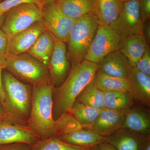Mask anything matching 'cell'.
Returning <instances> with one entry per match:
<instances>
[{"mask_svg": "<svg viewBox=\"0 0 150 150\" xmlns=\"http://www.w3.org/2000/svg\"><path fill=\"white\" fill-rule=\"evenodd\" d=\"M148 47L149 43L144 35L136 34L122 40L118 50L126 57L129 66L135 68Z\"/></svg>", "mask_w": 150, "mask_h": 150, "instance_id": "5bb4252c", "label": "cell"}, {"mask_svg": "<svg viewBox=\"0 0 150 150\" xmlns=\"http://www.w3.org/2000/svg\"><path fill=\"white\" fill-rule=\"evenodd\" d=\"M99 25L93 13L75 20L67 42V55L72 65L84 60Z\"/></svg>", "mask_w": 150, "mask_h": 150, "instance_id": "277c9868", "label": "cell"}, {"mask_svg": "<svg viewBox=\"0 0 150 150\" xmlns=\"http://www.w3.org/2000/svg\"><path fill=\"white\" fill-rule=\"evenodd\" d=\"M93 81L103 92H123L133 95L132 88L127 78L112 76L98 69Z\"/></svg>", "mask_w": 150, "mask_h": 150, "instance_id": "44dd1931", "label": "cell"}, {"mask_svg": "<svg viewBox=\"0 0 150 150\" xmlns=\"http://www.w3.org/2000/svg\"><path fill=\"white\" fill-rule=\"evenodd\" d=\"M131 94L120 91L103 92L104 108L124 110L129 109L133 103Z\"/></svg>", "mask_w": 150, "mask_h": 150, "instance_id": "d4e9b609", "label": "cell"}, {"mask_svg": "<svg viewBox=\"0 0 150 150\" xmlns=\"http://www.w3.org/2000/svg\"><path fill=\"white\" fill-rule=\"evenodd\" d=\"M122 6L120 0H94L93 13L99 25H110L118 17Z\"/></svg>", "mask_w": 150, "mask_h": 150, "instance_id": "ac0fdd59", "label": "cell"}, {"mask_svg": "<svg viewBox=\"0 0 150 150\" xmlns=\"http://www.w3.org/2000/svg\"><path fill=\"white\" fill-rule=\"evenodd\" d=\"M31 3L39 4L37 0H4L0 2V16L6 13L12 9L20 5Z\"/></svg>", "mask_w": 150, "mask_h": 150, "instance_id": "f1b7e54d", "label": "cell"}, {"mask_svg": "<svg viewBox=\"0 0 150 150\" xmlns=\"http://www.w3.org/2000/svg\"><path fill=\"white\" fill-rule=\"evenodd\" d=\"M122 41L110 25H99L84 60L97 64L108 54L119 50Z\"/></svg>", "mask_w": 150, "mask_h": 150, "instance_id": "52a82bcc", "label": "cell"}, {"mask_svg": "<svg viewBox=\"0 0 150 150\" xmlns=\"http://www.w3.org/2000/svg\"><path fill=\"white\" fill-rule=\"evenodd\" d=\"M135 68L142 72L150 76V49L147 48L144 54L137 63Z\"/></svg>", "mask_w": 150, "mask_h": 150, "instance_id": "f546056e", "label": "cell"}, {"mask_svg": "<svg viewBox=\"0 0 150 150\" xmlns=\"http://www.w3.org/2000/svg\"><path fill=\"white\" fill-rule=\"evenodd\" d=\"M98 146L101 150H117L113 146L106 142L101 143Z\"/></svg>", "mask_w": 150, "mask_h": 150, "instance_id": "d590c367", "label": "cell"}, {"mask_svg": "<svg viewBox=\"0 0 150 150\" xmlns=\"http://www.w3.org/2000/svg\"><path fill=\"white\" fill-rule=\"evenodd\" d=\"M76 101L97 109H103V92L98 88L92 81L80 93Z\"/></svg>", "mask_w": 150, "mask_h": 150, "instance_id": "484cf974", "label": "cell"}, {"mask_svg": "<svg viewBox=\"0 0 150 150\" xmlns=\"http://www.w3.org/2000/svg\"><path fill=\"white\" fill-rule=\"evenodd\" d=\"M6 14H5L2 15L0 16V28L1 27L2 25L3 22H4V20L6 16Z\"/></svg>", "mask_w": 150, "mask_h": 150, "instance_id": "ab89813d", "label": "cell"}, {"mask_svg": "<svg viewBox=\"0 0 150 150\" xmlns=\"http://www.w3.org/2000/svg\"><path fill=\"white\" fill-rule=\"evenodd\" d=\"M48 69L50 80L54 88L59 87L67 79L70 71L65 42L56 40Z\"/></svg>", "mask_w": 150, "mask_h": 150, "instance_id": "8fae6325", "label": "cell"}, {"mask_svg": "<svg viewBox=\"0 0 150 150\" xmlns=\"http://www.w3.org/2000/svg\"><path fill=\"white\" fill-rule=\"evenodd\" d=\"M7 118L2 104L0 103V119Z\"/></svg>", "mask_w": 150, "mask_h": 150, "instance_id": "74e56055", "label": "cell"}, {"mask_svg": "<svg viewBox=\"0 0 150 150\" xmlns=\"http://www.w3.org/2000/svg\"><path fill=\"white\" fill-rule=\"evenodd\" d=\"M56 40L53 35L46 30L38 36L27 53L48 68Z\"/></svg>", "mask_w": 150, "mask_h": 150, "instance_id": "ffe728a7", "label": "cell"}, {"mask_svg": "<svg viewBox=\"0 0 150 150\" xmlns=\"http://www.w3.org/2000/svg\"><path fill=\"white\" fill-rule=\"evenodd\" d=\"M5 70L33 86L51 82L48 68L27 53L7 56Z\"/></svg>", "mask_w": 150, "mask_h": 150, "instance_id": "5b68a950", "label": "cell"}, {"mask_svg": "<svg viewBox=\"0 0 150 150\" xmlns=\"http://www.w3.org/2000/svg\"><path fill=\"white\" fill-rule=\"evenodd\" d=\"M144 23L138 0H127L122 2L120 14L110 25L123 40L130 35L143 34Z\"/></svg>", "mask_w": 150, "mask_h": 150, "instance_id": "ba28073f", "label": "cell"}, {"mask_svg": "<svg viewBox=\"0 0 150 150\" xmlns=\"http://www.w3.org/2000/svg\"><path fill=\"white\" fill-rule=\"evenodd\" d=\"M121 2H123L125 1H127V0H120Z\"/></svg>", "mask_w": 150, "mask_h": 150, "instance_id": "b9f144b4", "label": "cell"}, {"mask_svg": "<svg viewBox=\"0 0 150 150\" xmlns=\"http://www.w3.org/2000/svg\"><path fill=\"white\" fill-rule=\"evenodd\" d=\"M0 150H31V146L24 143L0 145Z\"/></svg>", "mask_w": 150, "mask_h": 150, "instance_id": "d6a6232c", "label": "cell"}, {"mask_svg": "<svg viewBox=\"0 0 150 150\" xmlns=\"http://www.w3.org/2000/svg\"><path fill=\"white\" fill-rule=\"evenodd\" d=\"M101 110L76 101L69 112L83 128L91 129Z\"/></svg>", "mask_w": 150, "mask_h": 150, "instance_id": "cb8c5ba5", "label": "cell"}, {"mask_svg": "<svg viewBox=\"0 0 150 150\" xmlns=\"http://www.w3.org/2000/svg\"><path fill=\"white\" fill-rule=\"evenodd\" d=\"M42 19V8L39 4H23L6 13L1 28L8 38H10Z\"/></svg>", "mask_w": 150, "mask_h": 150, "instance_id": "8992f818", "label": "cell"}, {"mask_svg": "<svg viewBox=\"0 0 150 150\" xmlns=\"http://www.w3.org/2000/svg\"><path fill=\"white\" fill-rule=\"evenodd\" d=\"M5 59H0V103L2 105L4 100L5 93L3 88L2 76L3 71L5 70Z\"/></svg>", "mask_w": 150, "mask_h": 150, "instance_id": "836d02e7", "label": "cell"}, {"mask_svg": "<svg viewBox=\"0 0 150 150\" xmlns=\"http://www.w3.org/2000/svg\"><path fill=\"white\" fill-rule=\"evenodd\" d=\"M54 86L51 82L33 86L31 109L27 126L39 139L54 137Z\"/></svg>", "mask_w": 150, "mask_h": 150, "instance_id": "7a4b0ae2", "label": "cell"}, {"mask_svg": "<svg viewBox=\"0 0 150 150\" xmlns=\"http://www.w3.org/2000/svg\"><path fill=\"white\" fill-rule=\"evenodd\" d=\"M2 83L5 93L3 106L7 117L15 123L27 126L31 102L32 88L13 75L3 71Z\"/></svg>", "mask_w": 150, "mask_h": 150, "instance_id": "3957f363", "label": "cell"}, {"mask_svg": "<svg viewBox=\"0 0 150 150\" xmlns=\"http://www.w3.org/2000/svg\"><path fill=\"white\" fill-rule=\"evenodd\" d=\"M91 147L71 144L54 136L39 140L31 146V150H88Z\"/></svg>", "mask_w": 150, "mask_h": 150, "instance_id": "4316f807", "label": "cell"}, {"mask_svg": "<svg viewBox=\"0 0 150 150\" xmlns=\"http://www.w3.org/2000/svg\"><path fill=\"white\" fill-rule=\"evenodd\" d=\"M89 150H101L100 148H99L98 145H96V146H93Z\"/></svg>", "mask_w": 150, "mask_h": 150, "instance_id": "60d3db41", "label": "cell"}, {"mask_svg": "<svg viewBox=\"0 0 150 150\" xmlns=\"http://www.w3.org/2000/svg\"><path fill=\"white\" fill-rule=\"evenodd\" d=\"M146 137L121 129L110 136L105 137V142L117 150H142Z\"/></svg>", "mask_w": 150, "mask_h": 150, "instance_id": "e0dca14e", "label": "cell"}, {"mask_svg": "<svg viewBox=\"0 0 150 150\" xmlns=\"http://www.w3.org/2000/svg\"><path fill=\"white\" fill-rule=\"evenodd\" d=\"M8 38L0 28V59H5L7 54Z\"/></svg>", "mask_w": 150, "mask_h": 150, "instance_id": "4dcf8cb0", "label": "cell"}, {"mask_svg": "<svg viewBox=\"0 0 150 150\" xmlns=\"http://www.w3.org/2000/svg\"><path fill=\"white\" fill-rule=\"evenodd\" d=\"M138 1L142 19L144 22L150 18V0H138Z\"/></svg>", "mask_w": 150, "mask_h": 150, "instance_id": "1f68e13d", "label": "cell"}, {"mask_svg": "<svg viewBox=\"0 0 150 150\" xmlns=\"http://www.w3.org/2000/svg\"><path fill=\"white\" fill-rule=\"evenodd\" d=\"M67 143L79 146L92 147L103 143L105 137L91 129H79L57 137Z\"/></svg>", "mask_w": 150, "mask_h": 150, "instance_id": "7402d4cb", "label": "cell"}, {"mask_svg": "<svg viewBox=\"0 0 150 150\" xmlns=\"http://www.w3.org/2000/svg\"><path fill=\"white\" fill-rule=\"evenodd\" d=\"M54 2L63 13L74 19L93 12L94 0H57Z\"/></svg>", "mask_w": 150, "mask_h": 150, "instance_id": "603a6c76", "label": "cell"}, {"mask_svg": "<svg viewBox=\"0 0 150 150\" xmlns=\"http://www.w3.org/2000/svg\"><path fill=\"white\" fill-rule=\"evenodd\" d=\"M38 2L40 5V4H43V5L47 3L55 2L57 0H37Z\"/></svg>", "mask_w": 150, "mask_h": 150, "instance_id": "f35d334b", "label": "cell"}, {"mask_svg": "<svg viewBox=\"0 0 150 150\" xmlns=\"http://www.w3.org/2000/svg\"><path fill=\"white\" fill-rule=\"evenodd\" d=\"M121 129L141 136H150L149 115L138 108H129L125 112Z\"/></svg>", "mask_w": 150, "mask_h": 150, "instance_id": "2e32d148", "label": "cell"}, {"mask_svg": "<svg viewBox=\"0 0 150 150\" xmlns=\"http://www.w3.org/2000/svg\"><path fill=\"white\" fill-rule=\"evenodd\" d=\"M83 128L81 123L69 111L63 113L55 120L54 135L58 137Z\"/></svg>", "mask_w": 150, "mask_h": 150, "instance_id": "83f0119b", "label": "cell"}, {"mask_svg": "<svg viewBox=\"0 0 150 150\" xmlns=\"http://www.w3.org/2000/svg\"><path fill=\"white\" fill-rule=\"evenodd\" d=\"M97 64L103 73L120 78H127L130 67L126 57L119 50L108 54Z\"/></svg>", "mask_w": 150, "mask_h": 150, "instance_id": "9a60e30c", "label": "cell"}, {"mask_svg": "<svg viewBox=\"0 0 150 150\" xmlns=\"http://www.w3.org/2000/svg\"><path fill=\"white\" fill-rule=\"evenodd\" d=\"M98 69L97 64L86 60L72 65L62 85L54 88L53 114L54 120L64 112L70 111L80 93L93 80Z\"/></svg>", "mask_w": 150, "mask_h": 150, "instance_id": "6da1fadb", "label": "cell"}, {"mask_svg": "<svg viewBox=\"0 0 150 150\" xmlns=\"http://www.w3.org/2000/svg\"><path fill=\"white\" fill-rule=\"evenodd\" d=\"M142 150H150V136L146 137Z\"/></svg>", "mask_w": 150, "mask_h": 150, "instance_id": "8d00e7d4", "label": "cell"}, {"mask_svg": "<svg viewBox=\"0 0 150 150\" xmlns=\"http://www.w3.org/2000/svg\"><path fill=\"white\" fill-rule=\"evenodd\" d=\"M143 26V34L146 38V40H147L148 43L150 41V24L149 22H148L147 24L144 25Z\"/></svg>", "mask_w": 150, "mask_h": 150, "instance_id": "e575fe53", "label": "cell"}, {"mask_svg": "<svg viewBox=\"0 0 150 150\" xmlns=\"http://www.w3.org/2000/svg\"><path fill=\"white\" fill-rule=\"evenodd\" d=\"M131 85L133 95L146 104H150V76L136 68L130 67L127 77Z\"/></svg>", "mask_w": 150, "mask_h": 150, "instance_id": "d6986e66", "label": "cell"}, {"mask_svg": "<svg viewBox=\"0 0 150 150\" xmlns=\"http://www.w3.org/2000/svg\"><path fill=\"white\" fill-rule=\"evenodd\" d=\"M42 11V21L46 30L56 40L67 43L75 20L63 13L54 2L43 5Z\"/></svg>", "mask_w": 150, "mask_h": 150, "instance_id": "9c48e42d", "label": "cell"}, {"mask_svg": "<svg viewBox=\"0 0 150 150\" xmlns=\"http://www.w3.org/2000/svg\"><path fill=\"white\" fill-rule=\"evenodd\" d=\"M45 30L43 22L40 21L9 38L7 56L27 53L38 36Z\"/></svg>", "mask_w": 150, "mask_h": 150, "instance_id": "7c38bea8", "label": "cell"}, {"mask_svg": "<svg viewBox=\"0 0 150 150\" xmlns=\"http://www.w3.org/2000/svg\"><path fill=\"white\" fill-rule=\"evenodd\" d=\"M126 110H113L103 108L91 130L104 137L112 135L121 129Z\"/></svg>", "mask_w": 150, "mask_h": 150, "instance_id": "4fadbf2b", "label": "cell"}, {"mask_svg": "<svg viewBox=\"0 0 150 150\" xmlns=\"http://www.w3.org/2000/svg\"><path fill=\"white\" fill-rule=\"evenodd\" d=\"M39 140L27 126L8 118L0 119V145L24 143L32 146Z\"/></svg>", "mask_w": 150, "mask_h": 150, "instance_id": "30bf717a", "label": "cell"}]
</instances>
